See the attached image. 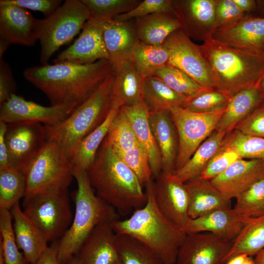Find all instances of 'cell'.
Returning a JSON list of instances; mask_svg holds the SVG:
<instances>
[{"label": "cell", "mask_w": 264, "mask_h": 264, "mask_svg": "<svg viewBox=\"0 0 264 264\" xmlns=\"http://www.w3.org/2000/svg\"><path fill=\"white\" fill-rule=\"evenodd\" d=\"M114 71L109 60L78 65L54 63L25 68L24 78L42 91L52 106L75 109L84 103Z\"/></svg>", "instance_id": "6da1fadb"}, {"label": "cell", "mask_w": 264, "mask_h": 264, "mask_svg": "<svg viewBox=\"0 0 264 264\" xmlns=\"http://www.w3.org/2000/svg\"><path fill=\"white\" fill-rule=\"evenodd\" d=\"M87 173L96 195L112 206L120 216L146 204L145 190L138 177L105 139Z\"/></svg>", "instance_id": "7a4b0ae2"}, {"label": "cell", "mask_w": 264, "mask_h": 264, "mask_svg": "<svg viewBox=\"0 0 264 264\" xmlns=\"http://www.w3.org/2000/svg\"><path fill=\"white\" fill-rule=\"evenodd\" d=\"M147 200L127 219L114 220L110 225L116 234H126L137 239L155 252L164 264H175L179 247L187 233L166 217L156 204L153 179L145 185Z\"/></svg>", "instance_id": "3957f363"}, {"label": "cell", "mask_w": 264, "mask_h": 264, "mask_svg": "<svg viewBox=\"0 0 264 264\" xmlns=\"http://www.w3.org/2000/svg\"><path fill=\"white\" fill-rule=\"evenodd\" d=\"M199 47L211 67L214 88L229 98L257 87L264 75V52L233 48L211 39Z\"/></svg>", "instance_id": "277c9868"}, {"label": "cell", "mask_w": 264, "mask_h": 264, "mask_svg": "<svg viewBox=\"0 0 264 264\" xmlns=\"http://www.w3.org/2000/svg\"><path fill=\"white\" fill-rule=\"evenodd\" d=\"M73 176L78 185L74 195L75 214L70 226L59 240V264H66L76 255L96 226L111 223L120 217L112 206L96 195L87 171H75Z\"/></svg>", "instance_id": "5b68a950"}, {"label": "cell", "mask_w": 264, "mask_h": 264, "mask_svg": "<svg viewBox=\"0 0 264 264\" xmlns=\"http://www.w3.org/2000/svg\"><path fill=\"white\" fill-rule=\"evenodd\" d=\"M115 77L113 71L64 121L52 126L44 125L46 140L56 142L71 157L82 140L99 126L109 113Z\"/></svg>", "instance_id": "8992f818"}, {"label": "cell", "mask_w": 264, "mask_h": 264, "mask_svg": "<svg viewBox=\"0 0 264 264\" xmlns=\"http://www.w3.org/2000/svg\"><path fill=\"white\" fill-rule=\"evenodd\" d=\"M90 17L81 0H66L51 15L37 19L35 34L41 44L42 65L48 64L52 55L79 33Z\"/></svg>", "instance_id": "52a82bcc"}, {"label": "cell", "mask_w": 264, "mask_h": 264, "mask_svg": "<svg viewBox=\"0 0 264 264\" xmlns=\"http://www.w3.org/2000/svg\"><path fill=\"white\" fill-rule=\"evenodd\" d=\"M24 175V198L48 190L67 189L74 177L71 157L56 142L46 140Z\"/></svg>", "instance_id": "ba28073f"}, {"label": "cell", "mask_w": 264, "mask_h": 264, "mask_svg": "<svg viewBox=\"0 0 264 264\" xmlns=\"http://www.w3.org/2000/svg\"><path fill=\"white\" fill-rule=\"evenodd\" d=\"M22 210L48 242L60 240L73 218L67 189L48 190L24 197Z\"/></svg>", "instance_id": "9c48e42d"}, {"label": "cell", "mask_w": 264, "mask_h": 264, "mask_svg": "<svg viewBox=\"0 0 264 264\" xmlns=\"http://www.w3.org/2000/svg\"><path fill=\"white\" fill-rule=\"evenodd\" d=\"M224 111L225 110L200 113L189 111L182 107L175 108L170 110L178 136V150L175 171L185 165L215 130Z\"/></svg>", "instance_id": "30bf717a"}, {"label": "cell", "mask_w": 264, "mask_h": 264, "mask_svg": "<svg viewBox=\"0 0 264 264\" xmlns=\"http://www.w3.org/2000/svg\"><path fill=\"white\" fill-rule=\"evenodd\" d=\"M162 44L169 52L167 65L182 71L203 88H214L211 67L199 45L180 29L168 36Z\"/></svg>", "instance_id": "8fae6325"}, {"label": "cell", "mask_w": 264, "mask_h": 264, "mask_svg": "<svg viewBox=\"0 0 264 264\" xmlns=\"http://www.w3.org/2000/svg\"><path fill=\"white\" fill-rule=\"evenodd\" d=\"M6 124L5 141L9 166L24 174L46 142L44 126L34 122Z\"/></svg>", "instance_id": "7c38bea8"}, {"label": "cell", "mask_w": 264, "mask_h": 264, "mask_svg": "<svg viewBox=\"0 0 264 264\" xmlns=\"http://www.w3.org/2000/svg\"><path fill=\"white\" fill-rule=\"evenodd\" d=\"M75 109L66 105L44 106L14 93L0 106V121L34 122L52 126L64 121Z\"/></svg>", "instance_id": "4fadbf2b"}, {"label": "cell", "mask_w": 264, "mask_h": 264, "mask_svg": "<svg viewBox=\"0 0 264 264\" xmlns=\"http://www.w3.org/2000/svg\"><path fill=\"white\" fill-rule=\"evenodd\" d=\"M180 29L189 38L211 39L215 31L216 0H172Z\"/></svg>", "instance_id": "5bb4252c"}, {"label": "cell", "mask_w": 264, "mask_h": 264, "mask_svg": "<svg viewBox=\"0 0 264 264\" xmlns=\"http://www.w3.org/2000/svg\"><path fill=\"white\" fill-rule=\"evenodd\" d=\"M102 59H110L103 37V22L90 17L78 38L53 62L86 65Z\"/></svg>", "instance_id": "9a60e30c"}, {"label": "cell", "mask_w": 264, "mask_h": 264, "mask_svg": "<svg viewBox=\"0 0 264 264\" xmlns=\"http://www.w3.org/2000/svg\"><path fill=\"white\" fill-rule=\"evenodd\" d=\"M154 192L160 211L183 229L190 219L185 182L180 181L173 174L161 172L154 181Z\"/></svg>", "instance_id": "2e32d148"}, {"label": "cell", "mask_w": 264, "mask_h": 264, "mask_svg": "<svg viewBox=\"0 0 264 264\" xmlns=\"http://www.w3.org/2000/svg\"><path fill=\"white\" fill-rule=\"evenodd\" d=\"M232 242L209 232L189 233L179 247L176 264H222Z\"/></svg>", "instance_id": "e0dca14e"}, {"label": "cell", "mask_w": 264, "mask_h": 264, "mask_svg": "<svg viewBox=\"0 0 264 264\" xmlns=\"http://www.w3.org/2000/svg\"><path fill=\"white\" fill-rule=\"evenodd\" d=\"M132 20L103 22L104 40L115 73L132 62L135 49L140 42Z\"/></svg>", "instance_id": "ac0fdd59"}, {"label": "cell", "mask_w": 264, "mask_h": 264, "mask_svg": "<svg viewBox=\"0 0 264 264\" xmlns=\"http://www.w3.org/2000/svg\"><path fill=\"white\" fill-rule=\"evenodd\" d=\"M211 39L233 48L264 52V18L245 14L232 26L215 30Z\"/></svg>", "instance_id": "d6986e66"}, {"label": "cell", "mask_w": 264, "mask_h": 264, "mask_svg": "<svg viewBox=\"0 0 264 264\" xmlns=\"http://www.w3.org/2000/svg\"><path fill=\"white\" fill-rule=\"evenodd\" d=\"M263 177L264 161L241 158L210 181L224 197L231 199Z\"/></svg>", "instance_id": "ffe728a7"}, {"label": "cell", "mask_w": 264, "mask_h": 264, "mask_svg": "<svg viewBox=\"0 0 264 264\" xmlns=\"http://www.w3.org/2000/svg\"><path fill=\"white\" fill-rule=\"evenodd\" d=\"M249 218L243 217L233 208H223L196 219L190 218L183 229L187 234L209 232L233 242Z\"/></svg>", "instance_id": "44dd1931"}, {"label": "cell", "mask_w": 264, "mask_h": 264, "mask_svg": "<svg viewBox=\"0 0 264 264\" xmlns=\"http://www.w3.org/2000/svg\"><path fill=\"white\" fill-rule=\"evenodd\" d=\"M36 19L26 9L13 4H0V38L11 44L34 45Z\"/></svg>", "instance_id": "7402d4cb"}, {"label": "cell", "mask_w": 264, "mask_h": 264, "mask_svg": "<svg viewBox=\"0 0 264 264\" xmlns=\"http://www.w3.org/2000/svg\"><path fill=\"white\" fill-rule=\"evenodd\" d=\"M149 121L160 152L162 172L173 174L178 150V136L170 111L149 112Z\"/></svg>", "instance_id": "603a6c76"}, {"label": "cell", "mask_w": 264, "mask_h": 264, "mask_svg": "<svg viewBox=\"0 0 264 264\" xmlns=\"http://www.w3.org/2000/svg\"><path fill=\"white\" fill-rule=\"evenodd\" d=\"M76 256L80 264H114L119 261L116 233L110 223L96 226Z\"/></svg>", "instance_id": "cb8c5ba5"}, {"label": "cell", "mask_w": 264, "mask_h": 264, "mask_svg": "<svg viewBox=\"0 0 264 264\" xmlns=\"http://www.w3.org/2000/svg\"><path fill=\"white\" fill-rule=\"evenodd\" d=\"M13 228L19 248L23 251L27 264H35L48 248V241L33 222L24 214L19 202L10 209Z\"/></svg>", "instance_id": "d4e9b609"}, {"label": "cell", "mask_w": 264, "mask_h": 264, "mask_svg": "<svg viewBox=\"0 0 264 264\" xmlns=\"http://www.w3.org/2000/svg\"><path fill=\"white\" fill-rule=\"evenodd\" d=\"M185 183L190 218L196 219L219 209L231 207V199L224 197L210 180L198 176Z\"/></svg>", "instance_id": "484cf974"}, {"label": "cell", "mask_w": 264, "mask_h": 264, "mask_svg": "<svg viewBox=\"0 0 264 264\" xmlns=\"http://www.w3.org/2000/svg\"><path fill=\"white\" fill-rule=\"evenodd\" d=\"M122 108L128 117L139 144L149 158L153 177L155 178L162 172L159 150L154 138L149 121V110L143 101Z\"/></svg>", "instance_id": "4316f807"}, {"label": "cell", "mask_w": 264, "mask_h": 264, "mask_svg": "<svg viewBox=\"0 0 264 264\" xmlns=\"http://www.w3.org/2000/svg\"><path fill=\"white\" fill-rule=\"evenodd\" d=\"M264 103V100L258 87L238 92L229 99L215 130L225 134L229 133Z\"/></svg>", "instance_id": "83f0119b"}, {"label": "cell", "mask_w": 264, "mask_h": 264, "mask_svg": "<svg viewBox=\"0 0 264 264\" xmlns=\"http://www.w3.org/2000/svg\"><path fill=\"white\" fill-rule=\"evenodd\" d=\"M115 73L111 107L120 109L143 101L144 79L135 70L132 62L126 64Z\"/></svg>", "instance_id": "f1b7e54d"}, {"label": "cell", "mask_w": 264, "mask_h": 264, "mask_svg": "<svg viewBox=\"0 0 264 264\" xmlns=\"http://www.w3.org/2000/svg\"><path fill=\"white\" fill-rule=\"evenodd\" d=\"M140 42L149 44L162 45L172 33L180 29L174 13L158 12L134 19Z\"/></svg>", "instance_id": "f546056e"}, {"label": "cell", "mask_w": 264, "mask_h": 264, "mask_svg": "<svg viewBox=\"0 0 264 264\" xmlns=\"http://www.w3.org/2000/svg\"><path fill=\"white\" fill-rule=\"evenodd\" d=\"M264 249V213L248 219L240 233L232 242L222 264L240 254L253 256Z\"/></svg>", "instance_id": "4dcf8cb0"}, {"label": "cell", "mask_w": 264, "mask_h": 264, "mask_svg": "<svg viewBox=\"0 0 264 264\" xmlns=\"http://www.w3.org/2000/svg\"><path fill=\"white\" fill-rule=\"evenodd\" d=\"M119 110L111 107L105 120L80 143L71 157L73 173L77 171H87L92 164Z\"/></svg>", "instance_id": "1f68e13d"}, {"label": "cell", "mask_w": 264, "mask_h": 264, "mask_svg": "<svg viewBox=\"0 0 264 264\" xmlns=\"http://www.w3.org/2000/svg\"><path fill=\"white\" fill-rule=\"evenodd\" d=\"M143 100L150 112L183 108L189 100L155 76L144 79Z\"/></svg>", "instance_id": "d6a6232c"}, {"label": "cell", "mask_w": 264, "mask_h": 264, "mask_svg": "<svg viewBox=\"0 0 264 264\" xmlns=\"http://www.w3.org/2000/svg\"><path fill=\"white\" fill-rule=\"evenodd\" d=\"M225 135L214 130L185 165L173 174L182 182L199 176L219 149Z\"/></svg>", "instance_id": "836d02e7"}, {"label": "cell", "mask_w": 264, "mask_h": 264, "mask_svg": "<svg viewBox=\"0 0 264 264\" xmlns=\"http://www.w3.org/2000/svg\"><path fill=\"white\" fill-rule=\"evenodd\" d=\"M116 245L122 264H164L155 252L129 235L116 234Z\"/></svg>", "instance_id": "e575fe53"}, {"label": "cell", "mask_w": 264, "mask_h": 264, "mask_svg": "<svg viewBox=\"0 0 264 264\" xmlns=\"http://www.w3.org/2000/svg\"><path fill=\"white\" fill-rule=\"evenodd\" d=\"M169 52L165 46L139 42L133 55L135 70L144 78L154 76L160 68L167 65Z\"/></svg>", "instance_id": "d590c367"}, {"label": "cell", "mask_w": 264, "mask_h": 264, "mask_svg": "<svg viewBox=\"0 0 264 264\" xmlns=\"http://www.w3.org/2000/svg\"><path fill=\"white\" fill-rule=\"evenodd\" d=\"M26 184L24 174L8 167L0 169V209H10L25 196Z\"/></svg>", "instance_id": "8d00e7d4"}, {"label": "cell", "mask_w": 264, "mask_h": 264, "mask_svg": "<svg viewBox=\"0 0 264 264\" xmlns=\"http://www.w3.org/2000/svg\"><path fill=\"white\" fill-rule=\"evenodd\" d=\"M105 139L117 154L125 153L139 143L130 121L122 108L112 121Z\"/></svg>", "instance_id": "74e56055"}, {"label": "cell", "mask_w": 264, "mask_h": 264, "mask_svg": "<svg viewBox=\"0 0 264 264\" xmlns=\"http://www.w3.org/2000/svg\"><path fill=\"white\" fill-rule=\"evenodd\" d=\"M154 76L189 100L206 89L182 71L169 65L158 69Z\"/></svg>", "instance_id": "f35d334b"}, {"label": "cell", "mask_w": 264, "mask_h": 264, "mask_svg": "<svg viewBox=\"0 0 264 264\" xmlns=\"http://www.w3.org/2000/svg\"><path fill=\"white\" fill-rule=\"evenodd\" d=\"M222 143L236 151L242 158L264 161V138L247 135L234 129L226 134Z\"/></svg>", "instance_id": "ab89813d"}, {"label": "cell", "mask_w": 264, "mask_h": 264, "mask_svg": "<svg viewBox=\"0 0 264 264\" xmlns=\"http://www.w3.org/2000/svg\"><path fill=\"white\" fill-rule=\"evenodd\" d=\"M10 210L0 209V250L5 264H26L18 249Z\"/></svg>", "instance_id": "60d3db41"}, {"label": "cell", "mask_w": 264, "mask_h": 264, "mask_svg": "<svg viewBox=\"0 0 264 264\" xmlns=\"http://www.w3.org/2000/svg\"><path fill=\"white\" fill-rule=\"evenodd\" d=\"M88 8L91 17L102 22L113 19L129 12L141 0H81Z\"/></svg>", "instance_id": "b9f144b4"}, {"label": "cell", "mask_w": 264, "mask_h": 264, "mask_svg": "<svg viewBox=\"0 0 264 264\" xmlns=\"http://www.w3.org/2000/svg\"><path fill=\"white\" fill-rule=\"evenodd\" d=\"M233 208L247 218L263 213L264 206V177L257 181L236 198Z\"/></svg>", "instance_id": "7bdbcfd3"}, {"label": "cell", "mask_w": 264, "mask_h": 264, "mask_svg": "<svg viewBox=\"0 0 264 264\" xmlns=\"http://www.w3.org/2000/svg\"><path fill=\"white\" fill-rule=\"evenodd\" d=\"M229 98L215 88L206 89L183 106L187 110L196 113H210L225 110Z\"/></svg>", "instance_id": "ee69618b"}, {"label": "cell", "mask_w": 264, "mask_h": 264, "mask_svg": "<svg viewBox=\"0 0 264 264\" xmlns=\"http://www.w3.org/2000/svg\"><path fill=\"white\" fill-rule=\"evenodd\" d=\"M117 155L135 174L143 186L152 179L149 156L139 143L128 151Z\"/></svg>", "instance_id": "f6af8a7d"}, {"label": "cell", "mask_w": 264, "mask_h": 264, "mask_svg": "<svg viewBox=\"0 0 264 264\" xmlns=\"http://www.w3.org/2000/svg\"><path fill=\"white\" fill-rule=\"evenodd\" d=\"M242 158L239 154L222 142L219 149L213 156L199 177L211 180L225 171L232 164Z\"/></svg>", "instance_id": "bcb514c9"}, {"label": "cell", "mask_w": 264, "mask_h": 264, "mask_svg": "<svg viewBox=\"0 0 264 264\" xmlns=\"http://www.w3.org/2000/svg\"><path fill=\"white\" fill-rule=\"evenodd\" d=\"M245 15L234 0H216L215 31L232 26Z\"/></svg>", "instance_id": "7dc6e473"}, {"label": "cell", "mask_w": 264, "mask_h": 264, "mask_svg": "<svg viewBox=\"0 0 264 264\" xmlns=\"http://www.w3.org/2000/svg\"><path fill=\"white\" fill-rule=\"evenodd\" d=\"M158 12L174 13L172 0H144L133 9L113 19L128 21Z\"/></svg>", "instance_id": "c3c4849f"}, {"label": "cell", "mask_w": 264, "mask_h": 264, "mask_svg": "<svg viewBox=\"0 0 264 264\" xmlns=\"http://www.w3.org/2000/svg\"><path fill=\"white\" fill-rule=\"evenodd\" d=\"M250 135L264 138V103L235 128Z\"/></svg>", "instance_id": "681fc988"}, {"label": "cell", "mask_w": 264, "mask_h": 264, "mask_svg": "<svg viewBox=\"0 0 264 264\" xmlns=\"http://www.w3.org/2000/svg\"><path fill=\"white\" fill-rule=\"evenodd\" d=\"M60 0H0V4H13L24 9L39 11L45 17L51 15L61 5Z\"/></svg>", "instance_id": "f907efd6"}, {"label": "cell", "mask_w": 264, "mask_h": 264, "mask_svg": "<svg viewBox=\"0 0 264 264\" xmlns=\"http://www.w3.org/2000/svg\"><path fill=\"white\" fill-rule=\"evenodd\" d=\"M16 84L9 66L0 60V106L15 93Z\"/></svg>", "instance_id": "816d5d0a"}, {"label": "cell", "mask_w": 264, "mask_h": 264, "mask_svg": "<svg viewBox=\"0 0 264 264\" xmlns=\"http://www.w3.org/2000/svg\"><path fill=\"white\" fill-rule=\"evenodd\" d=\"M246 15L264 18V0H234Z\"/></svg>", "instance_id": "f5cc1de1"}, {"label": "cell", "mask_w": 264, "mask_h": 264, "mask_svg": "<svg viewBox=\"0 0 264 264\" xmlns=\"http://www.w3.org/2000/svg\"><path fill=\"white\" fill-rule=\"evenodd\" d=\"M59 240L52 242L46 250L41 255L35 264H59Z\"/></svg>", "instance_id": "db71d44e"}, {"label": "cell", "mask_w": 264, "mask_h": 264, "mask_svg": "<svg viewBox=\"0 0 264 264\" xmlns=\"http://www.w3.org/2000/svg\"><path fill=\"white\" fill-rule=\"evenodd\" d=\"M7 124L0 121V169L9 167L7 150L5 141Z\"/></svg>", "instance_id": "11a10c76"}, {"label": "cell", "mask_w": 264, "mask_h": 264, "mask_svg": "<svg viewBox=\"0 0 264 264\" xmlns=\"http://www.w3.org/2000/svg\"><path fill=\"white\" fill-rule=\"evenodd\" d=\"M247 256L245 254L238 255L229 259L224 264H242Z\"/></svg>", "instance_id": "9f6ffc18"}, {"label": "cell", "mask_w": 264, "mask_h": 264, "mask_svg": "<svg viewBox=\"0 0 264 264\" xmlns=\"http://www.w3.org/2000/svg\"><path fill=\"white\" fill-rule=\"evenodd\" d=\"M11 43L5 39L0 38V60H2V57L8 49Z\"/></svg>", "instance_id": "6f0895ef"}, {"label": "cell", "mask_w": 264, "mask_h": 264, "mask_svg": "<svg viewBox=\"0 0 264 264\" xmlns=\"http://www.w3.org/2000/svg\"><path fill=\"white\" fill-rule=\"evenodd\" d=\"M254 261L256 264H264V249L255 256Z\"/></svg>", "instance_id": "680465c9"}, {"label": "cell", "mask_w": 264, "mask_h": 264, "mask_svg": "<svg viewBox=\"0 0 264 264\" xmlns=\"http://www.w3.org/2000/svg\"><path fill=\"white\" fill-rule=\"evenodd\" d=\"M257 87L264 100V75L260 80Z\"/></svg>", "instance_id": "91938a15"}, {"label": "cell", "mask_w": 264, "mask_h": 264, "mask_svg": "<svg viewBox=\"0 0 264 264\" xmlns=\"http://www.w3.org/2000/svg\"><path fill=\"white\" fill-rule=\"evenodd\" d=\"M242 264H256L252 256H247Z\"/></svg>", "instance_id": "94428289"}, {"label": "cell", "mask_w": 264, "mask_h": 264, "mask_svg": "<svg viewBox=\"0 0 264 264\" xmlns=\"http://www.w3.org/2000/svg\"><path fill=\"white\" fill-rule=\"evenodd\" d=\"M66 264H80L78 257L75 255L73 256Z\"/></svg>", "instance_id": "6125c7cd"}, {"label": "cell", "mask_w": 264, "mask_h": 264, "mask_svg": "<svg viewBox=\"0 0 264 264\" xmlns=\"http://www.w3.org/2000/svg\"><path fill=\"white\" fill-rule=\"evenodd\" d=\"M0 264H5L2 253L0 250Z\"/></svg>", "instance_id": "be15d7a7"}, {"label": "cell", "mask_w": 264, "mask_h": 264, "mask_svg": "<svg viewBox=\"0 0 264 264\" xmlns=\"http://www.w3.org/2000/svg\"><path fill=\"white\" fill-rule=\"evenodd\" d=\"M114 264H122L119 261H118L116 263H115Z\"/></svg>", "instance_id": "e7e4bbea"}, {"label": "cell", "mask_w": 264, "mask_h": 264, "mask_svg": "<svg viewBox=\"0 0 264 264\" xmlns=\"http://www.w3.org/2000/svg\"><path fill=\"white\" fill-rule=\"evenodd\" d=\"M264 213V207H263V213Z\"/></svg>", "instance_id": "03108f58"}]
</instances>
